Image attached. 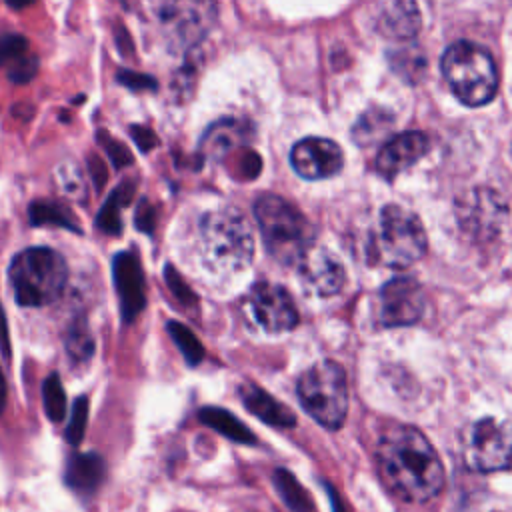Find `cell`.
Listing matches in <instances>:
<instances>
[{
	"mask_svg": "<svg viewBox=\"0 0 512 512\" xmlns=\"http://www.w3.org/2000/svg\"><path fill=\"white\" fill-rule=\"evenodd\" d=\"M426 252V232L418 216L398 204H388L378 216L372 238V256L378 264L406 268Z\"/></svg>",
	"mask_w": 512,
	"mask_h": 512,
	"instance_id": "7",
	"label": "cell"
},
{
	"mask_svg": "<svg viewBox=\"0 0 512 512\" xmlns=\"http://www.w3.org/2000/svg\"><path fill=\"white\" fill-rule=\"evenodd\" d=\"M86 426H88V398L78 396L74 400L72 414H70V420H68V426H66V432H64L68 444L78 446L84 440Z\"/></svg>",
	"mask_w": 512,
	"mask_h": 512,
	"instance_id": "30",
	"label": "cell"
},
{
	"mask_svg": "<svg viewBox=\"0 0 512 512\" xmlns=\"http://www.w3.org/2000/svg\"><path fill=\"white\" fill-rule=\"evenodd\" d=\"M116 46H118L122 56L132 54V40H130V36L124 28H118V32H116Z\"/></svg>",
	"mask_w": 512,
	"mask_h": 512,
	"instance_id": "40",
	"label": "cell"
},
{
	"mask_svg": "<svg viewBox=\"0 0 512 512\" xmlns=\"http://www.w3.org/2000/svg\"><path fill=\"white\" fill-rule=\"evenodd\" d=\"M28 56V40L22 34L6 32L0 34V66H10L16 60Z\"/></svg>",
	"mask_w": 512,
	"mask_h": 512,
	"instance_id": "31",
	"label": "cell"
},
{
	"mask_svg": "<svg viewBox=\"0 0 512 512\" xmlns=\"http://www.w3.org/2000/svg\"><path fill=\"white\" fill-rule=\"evenodd\" d=\"M266 250L282 264H296L312 248V226L304 214L276 194H264L254 204Z\"/></svg>",
	"mask_w": 512,
	"mask_h": 512,
	"instance_id": "4",
	"label": "cell"
},
{
	"mask_svg": "<svg viewBox=\"0 0 512 512\" xmlns=\"http://www.w3.org/2000/svg\"><path fill=\"white\" fill-rule=\"evenodd\" d=\"M420 12L412 2H388L378 6L376 28L394 40H408L420 30Z\"/></svg>",
	"mask_w": 512,
	"mask_h": 512,
	"instance_id": "16",
	"label": "cell"
},
{
	"mask_svg": "<svg viewBox=\"0 0 512 512\" xmlns=\"http://www.w3.org/2000/svg\"><path fill=\"white\" fill-rule=\"evenodd\" d=\"M390 62H392V68L402 78H406V82H416L420 74L426 70V56H422L418 48L400 50L394 56H390Z\"/></svg>",
	"mask_w": 512,
	"mask_h": 512,
	"instance_id": "28",
	"label": "cell"
},
{
	"mask_svg": "<svg viewBox=\"0 0 512 512\" xmlns=\"http://www.w3.org/2000/svg\"><path fill=\"white\" fill-rule=\"evenodd\" d=\"M42 400H44V412L52 422H62L66 416V394L60 382L58 374L46 376L42 384Z\"/></svg>",
	"mask_w": 512,
	"mask_h": 512,
	"instance_id": "27",
	"label": "cell"
},
{
	"mask_svg": "<svg viewBox=\"0 0 512 512\" xmlns=\"http://www.w3.org/2000/svg\"><path fill=\"white\" fill-rule=\"evenodd\" d=\"M116 82L134 90V92H142V90H154L156 88V80L148 74H142V72H136V70H128V68H122L116 72Z\"/></svg>",
	"mask_w": 512,
	"mask_h": 512,
	"instance_id": "33",
	"label": "cell"
},
{
	"mask_svg": "<svg viewBox=\"0 0 512 512\" xmlns=\"http://www.w3.org/2000/svg\"><path fill=\"white\" fill-rule=\"evenodd\" d=\"M134 194V184L132 182H122L118 184L110 196L106 198V202L102 204L98 216H96V226L98 230H102L104 234H120L122 232V206H126L132 200Z\"/></svg>",
	"mask_w": 512,
	"mask_h": 512,
	"instance_id": "19",
	"label": "cell"
},
{
	"mask_svg": "<svg viewBox=\"0 0 512 512\" xmlns=\"http://www.w3.org/2000/svg\"><path fill=\"white\" fill-rule=\"evenodd\" d=\"M164 278H166V284H168L170 292H172L182 304H194V302H196V296L192 294V290L188 288V284L184 282V278L178 274V270H174L172 266H166V268H164Z\"/></svg>",
	"mask_w": 512,
	"mask_h": 512,
	"instance_id": "35",
	"label": "cell"
},
{
	"mask_svg": "<svg viewBox=\"0 0 512 512\" xmlns=\"http://www.w3.org/2000/svg\"><path fill=\"white\" fill-rule=\"evenodd\" d=\"M290 164L298 176L306 180H320L340 172L344 156L340 146L328 138H304L294 144Z\"/></svg>",
	"mask_w": 512,
	"mask_h": 512,
	"instance_id": "12",
	"label": "cell"
},
{
	"mask_svg": "<svg viewBox=\"0 0 512 512\" xmlns=\"http://www.w3.org/2000/svg\"><path fill=\"white\" fill-rule=\"evenodd\" d=\"M376 466L386 488L404 502H428L444 486V468L430 440L414 426L394 424L376 444Z\"/></svg>",
	"mask_w": 512,
	"mask_h": 512,
	"instance_id": "1",
	"label": "cell"
},
{
	"mask_svg": "<svg viewBox=\"0 0 512 512\" xmlns=\"http://www.w3.org/2000/svg\"><path fill=\"white\" fill-rule=\"evenodd\" d=\"M296 392L302 408L324 428L338 430L348 414V384L344 368L322 360L300 374Z\"/></svg>",
	"mask_w": 512,
	"mask_h": 512,
	"instance_id": "6",
	"label": "cell"
},
{
	"mask_svg": "<svg viewBox=\"0 0 512 512\" xmlns=\"http://www.w3.org/2000/svg\"><path fill=\"white\" fill-rule=\"evenodd\" d=\"M200 256L216 274L240 272L254 254V240L246 218L234 208H220L200 220Z\"/></svg>",
	"mask_w": 512,
	"mask_h": 512,
	"instance_id": "2",
	"label": "cell"
},
{
	"mask_svg": "<svg viewBox=\"0 0 512 512\" xmlns=\"http://www.w3.org/2000/svg\"><path fill=\"white\" fill-rule=\"evenodd\" d=\"M56 182H58L60 190L66 196H70L74 200H84L86 198L84 180H82V174H80L76 164H72V162L60 164L58 170H56Z\"/></svg>",
	"mask_w": 512,
	"mask_h": 512,
	"instance_id": "29",
	"label": "cell"
},
{
	"mask_svg": "<svg viewBox=\"0 0 512 512\" xmlns=\"http://www.w3.org/2000/svg\"><path fill=\"white\" fill-rule=\"evenodd\" d=\"M104 476H106V462L96 452H82V454L70 456L66 464V474H64L66 484L82 496L96 492Z\"/></svg>",
	"mask_w": 512,
	"mask_h": 512,
	"instance_id": "17",
	"label": "cell"
},
{
	"mask_svg": "<svg viewBox=\"0 0 512 512\" xmlns=\"http://www.w3.org/2000/svg\"><path fill=\"white\" fill-rule=\"evenodd\" d=\"M154 10L162 32L172 44L192 46L210 28L216 8L206 2H162Z\"/></svg>",
	"mask_w": 512,
	"mask_h": 512,
	"instance_id": "9",
	"label": "cell"
},
{
	"mask_svg": "<svg viewBox=\"0 0 512 512\" xmlns=\"http://www.w3.org/2000/svg\"><path fill=\"white\" fill-rule=\"evenodd\" d=\"M424 314L422 286L408 276L386 282L378 294V322L382 326H408Z\"/></svg>",
	"mask_w": 512,
	"mask_h": 512,
	"instance_id": "11",
	"label": "cell"
},
{
	"mask_svg": "<svg viewBox=\"0 0 512 512\" xmlns=\"http://www.w3.org/2000/svg\"><path fill=\"white\" fill-rule=\"evenodd\" d=\"M98 138H100V142H102V146H104V150H106V154H108V158H110V162H112V166L116 170L132 164V152L128 150L126 144H122L120 140L108 136L106 132H100Z\"/></svg>",
	"mask_w": 512,
	"mask_h": 512,
	"instance_id": "32",
	"label": "cell"
},
{
	"mask_svg": "<svg viewBox=\"0 0 512 512\" xmlns=\"http://www.w3.org/2000/svg\"><path fill=\"white\" fill-rule=\"evenodd\" d=\"M64 348L70 360L76 364H84L94 354V338L84 318H74L64 334Z\"/></svg>",
	"mask_w": 512,
	"mask_h": 512,
	"instance_id": "24",
	"label": "cell"
},
{
	"mask_svg": "<svg viewBox=\"0 0 512 512\" xmlns=\"http://www.w3.org/2000/svg\"><path fill=\"white\" fill-rule=\"evenodd\" d=\"M248 310L256 324L270 332H288L298 324V310L286 288L272 282H258L248 294Z\"/></svg>",
	"mask_w": 512,
	"mask_h": 512,
	"instance_id": "10",
	"label": "cell"
},
{
	"mask_svg": "<svg viewBox=\"0 0 512 512\" xmlns=\"http://www.w3.org/2000/svg\"><path fill=\"white\" fill-rule=\"evenodd\" d=\"M134 224H136L138 230L148 232V234L154 230V226H156V208L148 200H140V204L136 206Z\"/></svg>",
	"mask_w": 512,
	"mask_h": 512,
	"instance_id": "36",
	"label": "cell"
},
{
	"mask_svg": "<svg viewBox=\"0 0 512 512\" xmlns=\"http://www.w3.org/2000/svg\"><path fill=\"white\" fill-rule=\"evenodd\" d=\"M200 420L214 428L216 432L224 434L226 438L234 440V442H242V444H252L254 442V434L230 412L222 410V408H202L200 410Z\"/></svg>",
	"mask_w": 512,
	"mask_h": 512,
	"instance_id": "23",
	"label": "cell"
},
{
	"mask_svg": "<svg viewBox=\"0 0 512 512\" xmlns=\"http://www.w3.org/2000/svg\"><path fill=\"white\" fill-rule=\"evenodd\" d=\"M274 486H276V492L282 498V502L292 512H316L312 496L288 470L278 468L274 472Z\"/></svg>",
	"mask_w": 512,
	"mask_h": 512,
	"instance_id": "22",
	"label": "cell"
},
{
	"mask_svg": "<svg viewBox=\"0 0 512 512\" xmlns=\"http://www.w3.org/2000/svg\"><path fill=\"white\" fill-rule=\"evenodd\" d=\"M32 226H60L70 232H82L74 214L54 200H34L28 206Z\"/></svg>",
	"mask_w": 512,
	"mask_h": 512,
	"instance_id": "20",
	"label": "cell"
},
{
	"mask_svg": "<svg viewBox=\"0 0 512 512\" xmlns=\"http://www.w3.org/2000/svg\"><path fill=\"white\" fill-rule=\"evenodd\" d=\"M242 400L244 406L258 416L260 420L268 422L270 426H278V428H292L296 424V416L280 402H276L270 394H266L264 390L256 388L254 384H246L242 388Z\"/></svg>",
	"mask_w": 512,
	"mask_h": 512,
	"instance_id": "18",
	"label": "cell"
},
{
	"mask_svg": "<svg viewBox=\"0 0 512 512\" xmlns=\"http://www.w3.org/2000/svg\"><path fill=\"white\" fill-rule=\"evenodd\" d=\"M88 170H90V176H92V182L96 186V192H100L108 180V170H106V164L104 160H100L98 156H90L88 158Z\"/></svg>",
	"mask_w": 512,
	"mask_h": 512,
	"instance_id": "38",
	"label": "cell"
},
{
	"mask_svg": "<svg viewBox=\"0 0 512 512\" xmlns=\"http://www.w3.org/2000/svg\"><path fill=\"white\" fill-rule=\"evenodd\" d=\"M442 74L452 94L466 106L490 102L498 88V70L494 58L482 46L460 40L442 54Z\"/></svg>",
	"mask_w": 512,
	"mask_h": 512,
	"instance_id": "5",
	"label": "cell"
},
{
	"mask_svg": "<svg viewBox=\"0 0 512 512\" xmlns=\"http://www.w3.org/2000/svg\"><path fill=\"white\" fill-rule=\"evenodd\" d=\"M0 352L4 358H10V336H8V322H6V312L0 304Z\"/></svg>",
	"mask_w": 512,
	"mask_h": 512,
	"instance_id": "39",
	"label": "cell"
},
{
	"mask_svg": "<svg viewBox=\"0 0 512 512\" xmlns=\"http://www.w3.org/2000/svg\"><path fill=\"white\" fill-rule=\"evenodd\" d=\"M298 264L304 286L314 294L330 296L344 284V268L326 252H312L310 248Z\"/></svg>",
	"mask_w": 512,
	"mask_h": 512,
	"instance_id": "15",
	"label": "cell"
},
{
	"mask_svg": "<svg viewBox=\"0 0 512 512\" xmlns=\"http://www.w3.org/2000/svg\"><path fill=\"white\" fill-rule=\"evenodd\" d=\"M36 72H38V58L30 54L8 66V78L18 84L30 82L36 76Z\"/></svg>",
	"mask_w": 512,
	"mask_h": 512,
	"instance_id": "34",
	"label": "cell"
},
{
	"mask_svg": "<svg viewBox=\"0 0 512 512\" xmlns=\"http://www.w3.org/2000/svg\"><path fill=\"white\" fill-rule=\"evenodd\" d=\"M242 134H244V126L236 120L226 118V120L212 124L206 130V134L200 142V148L206 156H222L242 138Z\"/></svg>",
	"mask_w": 512,
	"mask_h": 512,
	"instance_id": "21",
	"label": "cell"
},
{
	"mask_svg": "<svg viewBox=\"0 0 512 512\" xmlns=\"http://www.w3.org/2000/svg\"><path fill=\"white\" fill-rule=\"evenodd\" d=\"M6 398H8V386H6V378H4V374L0 370V414L6 408Z\"/></svg>",
	"mask_w": 512,
	"mask_h": 512,
	"instance_id": "41",
	"label": "cell"
},
{
	"mask_svg": "<svg viewBox=\"0 0 512 512\" xmlns=\"http://www.w3.org/2000/svg\"><path fill=\"white\" fill-rule=\"evenodd\" d=\"M460 454L474 472L512 470V420L480 418L460 432Z\"/></svg>",
	"mask_w": 512,
	"mask_h": 512,
	"instance_id": "8",
	"label": "cell"
},
{
	"mask_svg": "<svg viewBox=\"0 0 512 512\" xmlns=\"http://www.w3.org/2000/svg\"><path fill=\"white\" fill-rule=\"evenodd\" d=\"M428 152V136L420 130H408L392 136L376 154L374 170L392 180L412 164H416Z\"/></svg>",
	"mask_w": 512,
	"mask_h": 512,
	"instance_id": "14",
	"label": "cell"
},
{
	"mask_svg": "<svg viewBox=\"0 0 512 512\" xmlns=\"http://www.w3.org/2000/svg\"><path fill=\"white\" fill-rule=\"evenodd\" d=\"M112 280L120 300V314L124 322H134V318L146 306L144 276L138 258L132 252H118L112 258Z\"/></svg>",
	"mask_w": 512,
	"mask_h": 512,
	"instance_id": "13",
	"label": "cell"
},
{
	"mask_svg": "<svg viewBox=\"0 0 512 512\" xmlns=\"http://www.w3.org/2000/svg\"><path fill=\"white\" fill-rule=\"evenodd\" d=\"M130 136H132L134 144H136L142 152H150V150L156 148V144H158V136H156L148 126L132 124V126H130Z\"/></svg>",
	"mask_w": 512,
	"mask_h": 512,
	"instance_id": "37",
	"label": "cell"
},
{
	"mask_svg": "<svg viewBox=\"0 0 512 512\" xmlns=\"http://www.w3.org/2000/svg\"><path fill=\"white\" fill-rule=\"evenodd\" d=\"M330 494H332V504H334V512H346V508H344V504H342V500L334 494V490H330Z\"/></svg>",
	"mask_w": 512,
	"mask_h": 512,
	"instance_id": "42",
	"label": "cell"
},
{
	"mask_svg": "<svg viewBox=\"0 0 512 512\" xmlns=\"http://www.w3.org/2000/svg\"><path fill=\"white\" fill-rule=\"evenodd\" d=\"M392 116L384 110H376V112H366L354 126L352 136L356 142H360L362 146H368V142L376 140L382 132L388 130V126L392 124Z\"/></svg>",
	"mask_w": 512,
	"mask_h": 512,
	"instance_id": "26",
	"label": "cell"
},
{
	"mask_svg": "<svg viewBox=\"0 0 512 512\" xmlns=\"http://www.w3.org/2000/svg\"><path fill=\"white\" fill-rule=\"evenodd\" d=\"M8 276L14 300L24 308H40L60 298L66 286L68 268L60 252L36 246L14 256Z\"/></svg>",
	"mask_w": 512,
	"mask_h": 512,
	"instance_id": "3",
	"label": "cell"
},
{
	"mask_svg": "<svg viewBox=\"0 0 512 512\" xmlns=\"http://www.w3.org/2000/svg\"><path fill=\"white\" fill-rule=\"evenodd\" d=\"M166 330L190 366H196L204 358V348L188 326H184L176 320H170L166 324Z\"/></svg>",
	"mask_w": 512,
	"mask_h": 512,
	"instance_id": "25",
	"label": "cell"
}]
</instances>
